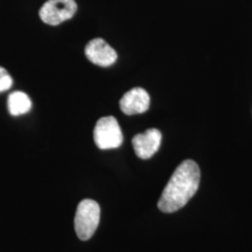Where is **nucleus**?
<instances>
[{"label": "nucleus", "mask_w": 252, "mask_h": 252, "mask_svg": "<svg viewBox=\"0 0 252 252\" xmlns=\"http://www.w3.org/2000/svg\"><path fill=\"white\" fill-rule=\"evenodd\" d=\"M200 175L198 164L194 161L181 162L162 190L158 208L163 213H173L184 207L198 189Z\"/></svg>", "instance_id": "nucleus-1"}, {"label": "nucleus", "mask_w": 252, "mask_h": 252, "mask_svg": "<svg viewBox=\"0 0 252 252\" xmlns=\"http://www.w3.org/2000/svg\"><path fill=\"white\" fill-rule=\"evenodd\" d=\"M100 221V207L97 202L92 199H83L78 205L74 226L78 237L89 240L95 233Z\"/></svg>", "instance_id": "nucleus-2"}, {"label": "nucleus", "mask_w": 252, "mask_h": 252, "mask_svg": "<svg viewBox=\"0 0 252 252\" xmlns=\"http://www.w3.org/2000/svg\"><path fill=\"white\" fill-rule=\"evenodd\" d=\"M94 140L100 150L117 149L124 141L122 129L113 116L101 118L94 129Z\"/></svg>", "instance_id": "nucleus-3"}, {"label": "nucleus", "mask_w": 252, "mask_h": 252, "mask_svg": "<svg viewBox=\"0 0 252 252\" xmlns=\"http://www.w3.org/2000/svg\"><path fill=\"white\" fill-rule=\"evenodd\" d=\"M77 11L75 0H48L39 9V17L50 26H58L72 18Z\"/></svg>", "instance_id": "nucleus-4"}, {"label": "nucleus", "mask_w": 252, "mask_h": 252, "mask_svg": "<svg viewBox=\"0 0 252 252\" xmlns=\"http://www.w3.org/2000/svg\"><path fill=\"white\" fill-rule=\"evenodd\" d=\"M161 142L162 134L155 128L148 129L142 134L135 135L132 140L136 156L143 160L152 158L158 152Z\"/></svg>", "instance_id": "nucleus-5"}, {"label": "nucleus", "mask_w": 252, "mask_h": 252, "mask_svg": "<svg viewBox=\"0 0 252 252\" xmlns=\"http://www.w3.org/2000/svg\"><path fill=\"white\" fill-rule=\"evenodd\" d=\"M85 55L88 60L99 66L107 67L116 62V51L102 38L92 39L85 47Z\"/></svg>", "instance_id": "nucleus-6"}, {"label": "nucleus", "mask_w": 252, "mask_h": 252, "mask_svg": "<svg viewBox=\"0 0 252 252\" xmlns=\"http://www.w3.org/2000/svg\"><path fill=\"white\" fill-rule=\"evenodd\" d=\"M151 98L147 91L135 87L128 91L120 100L121 110L126 115H135L146 112L150 108Z\"/></svg>", "instance_id": "nucleus-7"}, {"label": "nucleus", "mask_w": 252, "mask_h": 252, "mask_svg": "<svg viewBox=\"0 0 252 252\" xmlns=\"http://www.w3.org/2000/svg\"><path fill=\"white\" fill-rule=\"evenodd\" d=\"M32 107L31 100L27 94L23 92H13L8 97L9 112L13 116L27 113Z\"/></svg>", "instance_id": "nucleus-8"}, {"label": "nucleus", "mask_w": 252, "mask_h": 252, "mask_svg": "<svg viewBox=\"0 0 252 252\" xmlns=\"http://www.w3.org/2000/svg\"><path fill=\"white\" fill-rule=\"evenodd\" d=\"M12 85V78L8 71L0 66V93L9 90Z\"/></svg>", "instance_id": "nucleus-9"}]
</instances>
